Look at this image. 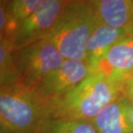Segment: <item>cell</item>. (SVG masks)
Here are the masks:
<instances>
[{"label":"cell","instance_id":"1","mask_svg":"<svg viewBox=\"0 0 133 133\" xmlns=\"http://www.w3.org/2000/svg\"><path fill=\"white\" fill-rule=\"evenodd\" d=\"M121 84L103 72H92L72 90L49 103L50 118L92 121L106 106L124 96Z\"/></svg>","mask_w":133,"mask_h":133},{"label":"cell","instance_id":"2","mask_svg":"<svg viewBox=\"0 0 133 133\" xmlns=\"http://www.w3.org/2000/svg\"><path fill=\"white\" fill-rule=\"evenodd\" d=\"M100 24L91 1H69L45 38L57 47L65 59L84 60L87 43Z\"/></svg>","mask_w":133,"mask_h":133},{"label":"cell","instance_id":"3","mask_svg":"<svg viewBox=\"0 0 133 133\" xmlns=\"http://www.w3.org/2000/svg\"><path fill=\"white\" fill-rule=\"evenodd\" d=\"M50 117L49 104L33 90L0 87V133H38Z\"/></svg>","mask_w":133,"mask_h":133},{"label":"cell","instance_id":"4","mask_svg":"<svg viewBox=\"0 0 133 133\" xmlns=\"http://www.w3.org/2000/svg\"><path fill=\"white\" fill-rule=\"evenodd\" d=\"M14 58L21 85L30 89L65 61L57 47L47 38L14 50Z\"/></svg>","mask_w":133,"mask_h":133},{"label":"cell","instance_id":"5","mask_svg":"<svg viewBox=\"0 0 133 133\" xmlns=\"http://www.w3.org/2000/svg\"><path fill=\"white\" fill-rule=\"evenodd\" d=\"M92 72L85 60L65 59L32 90L49 104L72 90Z\"/></svg>","mask_w":133,"mask_h":133},{"label":"cell","instance_id":"6","mask_svg":"<svg viewBox=\"0 0 133 133\" xmlns=\"http://www.w3.org/2000/svg\"><path fill=\"white\" fill-rule=\"evenodd\" d=\"M68 2L64 0H44L38 9L20 24L13 42L14 50L46 38Z\"/></svg>","mask_w":133,"mask_h":133},{"label":"cell","instance_id":"7","mask_svg":"<svg viewBox=\"0 0 133 133\" xmlns=\"http://www.w3.org/2000/svg\"><path fill=\"white\" fill-rule=\"evenodd\" d=\"M98 133H133V102L121 96L92 120Z\"/></svg>","mask_w":133,"mask_h":133},{"label":"cell","instance_id":"8","mask_svg":"<svg viewBox=\"0 0 133 133\" xmlns=\"http://www.w3.org/2000/svg\"><path fill=\"white\" fill-rule=\"evenodd\" d=\"M97 71L118 81L133 72V33L124 36L109 48Z\"/></svg>","mask_w":133,"mask_h":133},{"label":"cell","instance_id":"9","mask_svg":"<svg viewBox=\"0 0 133 133\" xmlns=\"http://www.w3.org/2000/svg\"><path fill=\"white\" fill-rule=\"evenodd\" d=\"M132 33L133 24L123 28H115L100 24L90 36L86 47L84 60L92 70L97 71L100 63L114 44Z\"/></svg>","mask_w":133,"mask_h":133},{"label":"cell","instance_id":"10","mask_svg":"<svg viewBox=\"0 0 133 133\" xmlns=\"http://www.w3.org/2000/svg\"><path fill=\"white\" fill-rule=\"evenodd\" d=\"M100 23L115 28L133 24V0L91 1Z\"/></svg>","mask_w":133,"mask_h":133},{"label":"cell","instance_id":"11","mask_svg":"<svg viewBox=\"0 0 133 133\" xmlns=\"http://www.w3.org/2000/svg\"><path fill=\"white\" fill-rule=\"evenodd\" d=\"M38 133H98L92 121L70 117L47 119Z\"/></svg>","mask_w":133,"mask_h":133},{"label":"cell","instance_id":"12","mask_svg":"<svg viewBox=\"0 0 133 133\" xmlns=\"http://www.w3.org/2000/svg\"><path fill=\"white\" fill-rule=\"evenodd\" d=\"M14 47L10 41L0 39V85L12 87L21 84L14 58Z\"/></svg>","mask_w":133,"mask_h":133},{"label":"cell","instance_id":"13","mask_svg":"<svg viewBox=\"0 0 133 133\" xmlns=\"http://www.w3.org/2000/svg\"><path fill=\"white\" fill-rule=\"evenodd\" d=\"M43 1L44 0L7 1V10L10 17L20 26V24L38 9Z\"/></svg>","mask_w":133,"mask_h":133},{"label":"cell","instance_id":"14","mask_svg":"<svg viewBox=\"0 0 133 133\" xmlns=\"http://www.w3.org/2000/svg\"><path fill=\"white\" fill-rule=\"evenodd\" d=\"M121 90L124 97L133 102V72L122 81Z\"/></svg>","mask_w":133,"mask_h":133}]
</instances>
